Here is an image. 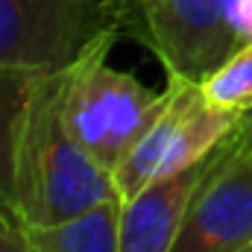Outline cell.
<instances>
[{
  "instance_id": "8992f818",
  "label": "cell",
  "mask_w": 252,
  "mask_h": 252,
  "mask_svg": "<svg viewBox=\"0 0 252 252\" xmlns=\"http://www.w3.org/2000/svg\"><path fill=\"white\" fill-rule=\"evenodd\" d=\"M217 150V147H214ZM214 150L185 170L150 182L135 196L121 199V223H118V252H170L182 229L193 190L199 188Z\"/></svg>"
},
{
  "instance_id": "30bf717a",
  "label": "cell",
  "mask_w": 252,
  "mask_h": 252,
  "mask_svg": "<svg viewBox=\"0 0 252 252\" xmlns=\"http://www.w3.org/2000/svg\"><path fill=\"white\" fill-rule=\"evenodd\" d=\"M0 252H35L27 226L9 208H0Z\"/></svg>"
},
{
  "instance_id": "4fadbf2b",
  "label": "cell",
  "mask_w": 252,
  "mask_h": 252,
  "mask_svg": "<svg viewBox=\"0 0 252 252\" xmlns=\"http://www.w3.org/2000/svg\"><path fill=\"white\" fill-rule=\"evenodd\" d=\"M241 252H252V244H247V247H244V250H241Z\"/></svg>"
},
{
  "instance_id": "ba28073f",
  "label": "cell",
  "mask_w": 252,
  "mask_h": 252,
  "mask_svg": "<svg viewBox=\"0 0 252 252\" xmlns=\"http://www.w3.org/2000/svg\"><path fill=\"white\" fill-rule=\"evenodd\" d=\"M121 196L53 226H27L35 252H118Z\"/></svg>"
},
{
  "instance_id": "7c38bea8",
  "label": "cell",
  "mask_w": 252,
  "mask_h": 252,
  "mask_svg": "<svg viewBox=\"0 0 252 252\" xmlns=\"http://www.w3.org/2000/svg\"><path fill=\"white\" fill-rule=\"evenodd\" d=\"M0 208H9V202H6V196H3V193H0ZM9 211H12V208H9Z\"/></svg>"
},
{
  "instance_id": "7a4b0ae2",
  "label": "cell",
  "mask_w": 252,
  "mask_h": 252,
  "mask_svg": "<svg viewBox=\"0 0 252 252\" xmlns=\"http://www.w3.org/2000/svg\"><path fill=\"white\" fill-rule=\"evenodd\" d=\"M118 32L97 38L70 64L64 121L79 147L115 176L138 138L153 124L161 94L141 85L132 73L106 64Z\"/></svg>"
},
{
  "instance_id": "3957f363",
  "label": "cell",
  "mask_w": 252,
  "mask_h": 252,
  "mask_svg": "<svg viewBox=\"0 0 252 252\" xmlns=\"http://www.w3.org/2000/svg\"><path fill=\"white\" fill-rule=\"evenodd\" d=\"M238 118L241 115L208 103L202 85L170 79L161 91L153 124L115 170V188L121 199H129L150 182H158L202 161L217 144L226 141Z\"/></svg>"
},
{
  "instance_id": "9c48e42d",
  "label": "cell",
  "mask_w": 252,
  "mask_h": 252,
  "mask_svg": "<svg viewBox=\"0 0 252 252\" xmlns=\"http://www.w3.org/2000/svg\"><path fill=\"white\" fill-rule=\"evenodd\" d=\"M202 94L217 109L244 115L252 109V41L244 44L235 56H229L205 82Z\"/></svg>"
},
{
  "instance_id": "277c9868",
  "label": "cell",
  "mask_w": 252,
  "mask_h": 252,
  "mask_svg": "<svg viewBox=\"0 0 252 252\" xmlns=\"http://www.w3.org/2000/svg\"><path fill=\"white\" fill-rule=\"evenodd\" d=\"M170 79L202 85L244 47L235 0H126Z\"/></svg>"
},
{
  "instance_id": "52a82bcc",
  "label": "cell",
  "mask_w": 252,
  "mask_h": 252,
  "mask_svg": "<svg viewBox=\"0 0 252 252\" xmlns=\"http://www.w3.org/2000/svg\"><path fill=\"white\" fill-rule=\"evenodd\" d=\"M91 44L24 0H0V73L59 70L73 64Z\"/></svg>"
},
{
  "instance_id": "8fae6325",
  "label": "cell",
  "mask_w": 252,
  "mask_h": 252,
  "mask_svg": "<svg viewBox=\"0 0 252 252\" xmlns=\"http://www.w3.org/2000/svg\"><path fill=\"white\" fill-rule=\"evenodd\" d=\"M229 144H232L241 156H247V158L252 161V109L238 118L235 129L229 132Z\"/></svg>"
},
{
  "instance_id": "5b68a950",
  "label": "cell",
  "mask_w": 252,
  "mask_h": 252,
  "mask_svg": "<svg viewBox=\"0 0 252 252\" xmlns=\"http://www.w3.org/2000/svg\"><path fill=\"white\" fill-rule=\"evenodd\" d=\"M252 244V161L229 135L193 190L170 252H241Z\"/></svg>"
},
{
  "instance_id": "6da1fadb",
  "label": "cell",
  "mask_w": 252,
  "mask_h": 252,
  "mask_svg": "<svg viewBox=\"0 0 252 252\" xmlns=\"http://www.w3.org/2000/svg\"><path fill=\"white\" fill-rule=\"evenodd\" d=\"M70 64L21 73L15 106L3 129L0 190L24 226H53L112 196L115 176L70 135L64 121Z\"/></svg>"
}]
</instances>
